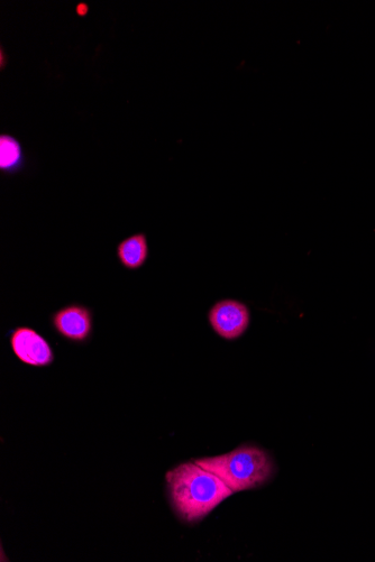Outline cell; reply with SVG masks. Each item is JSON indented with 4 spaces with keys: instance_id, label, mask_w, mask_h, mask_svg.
Masks as SVG:
<instances>
[{
    "instance_id": "cell-1",
    "label": "cell",
    "mask_w": 375,
    "mask_h": 562,
    "mask_svg": "<svg viewBox=\"0 0 375 562\" xmlns=\"http://www.w3.org/2000/svg\"><path fill=\"white\" fill-rule=\"evenodd\" d=\"M173 510L185 522L201 521L234 492L221 478L196 463H184L166 475Z\"/></svg>"
},
{
    "instance_id": "cell-2",
    "label": "cell",
    "mask_w": 375,
    "mask_h": 562,
    "mask_svg": "<svg viewBox=\"0 0 375 562\" xmlns=\"http://www.w3.org/2000/svg\"><path fill=\"white\" fill-rule=\"evenodd\" d=\"M195 463L221 478L234 493L254 490L267 483L274 472L270 456L251 445L225 455L197 459Z\"/></svg>"
},
{
    "instance_id": "cell-3",
    "label": "cell",
    "mask_w": 375,
    "mask_h": 562,
    "mask_svg": "<svg viewBox=\"0 0 375 562\" xmlns=\"http://www.w3.org/2000/svg\"><path fill=\"white\" fill-rule=\"evenodd\" d=\"M208 320L215 333L226 340L239 339L248 330L251 313L245 303L225 299L218 301L210 308Z\"/></svg>"
},
{
    "instance_id": "cell-4",
    "label": "cell",
    "mask_w": 375,
    "mask_h": 562,
    "mask_svg": "<svg viewBox=\"0 0 375 562\" xmlns=\"http://www.w3.org/2000/svg\"><path fill=\"white\" fill-rule=\"evenodd\" d=\"M11 347L15 356L26 365L47 367L54 362V353L43 336L29 327H20L13 331Z\"/></svg>"
},
{
    "instance_id": "cell-5",
    "label": "cell",
    "mask_w": 375,
    "mask_h": 562,
    "mask_svg": "<svg viewBox=\"0 0 375 562\" xmlns=\"http://www.w3.org/2000/svg\"><path fill=\"white\" fill-rule=\"evenodd\" d=\"M52 326L73 343H86L93 333V312L82 304H69L51 317Z\"/></svg>"
},
{
    "instance_id": "cell-6",
    "label": "cell",
    "mask_w": 375,
    "mask_h": 562,
    "mask_svg": "<svg viewBox=\"0 0 375 562\" xmlns=\"http://www.w3.org/2000/svg\"><path fill=\"white\" fill-rule=\"evenodd\" d=\"M118 261L126 270H140L149 260L150 245L145 233H136L123 239L116 247Z\"/></svg>"
},
{
    "instance_id": "cell-7",
    "label": "cell",
    "mask_w": 375,
    "mask_h": 562,
    "mask_svg": "<svg viewBox=\"0 0 375 562\" xmlns=\"http://www.w3.org/2000/svg\"><path fill=\"white\" fill-rule=\"evenodd\" d=\"M26 167V153L17 137L11 134L0 135V171L15 175Z\"/></svg>"
},
{
    "instance_id": "cell-8",
    "label": "cell",
    "mask_w": 375,
    "mask_h": 562,
    "mask_svg": "<svg viewBox=\"0 0 375 562\" xmlns=\"http://www.w3.org/2000/svg\"><path fill=\"white\" fill-rule=\"evenodd\" d=\"M76 12L79 16H86L89 12V5L86 3H80L76 6Z\"/></svg>"
}]
</instances>
